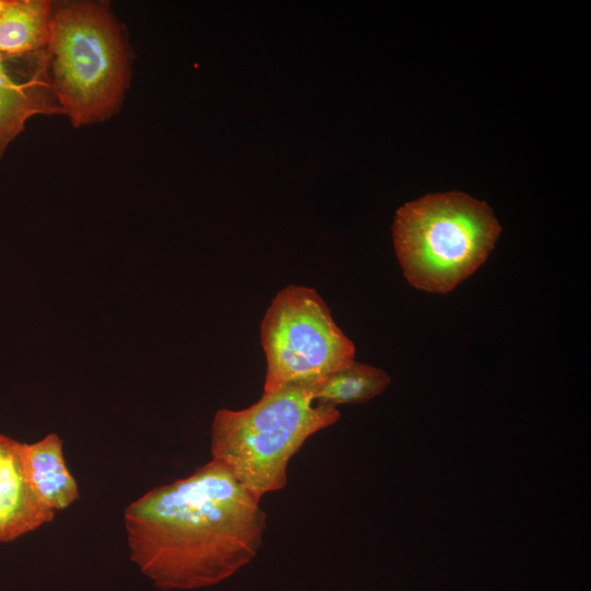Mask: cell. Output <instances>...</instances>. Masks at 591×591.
Wrapping results in <instances>:
<instances>
[{"instance_id":"6da1fadb","label":"cell","mask_w":591,"mask_h":591,"mask_svg":"<svg viewBox=\"0 0 591 591\" xmlns=\"http://www.w3.org/2000/svg\"><path fill=\"white\" fill-rule=\"evenodd\" d=\"M259 501L211 460L126 508L131 558L163 590L219 583L259 551L266 528Z\"/></svg>"},{"instance_id":"7a4b0ae2","label":"cell","mask_w":591,"mask_h":591,"mask_svg":"<svg viewBox=\"0 0 591 591\" xmlns=\"http://www.w3.org/2000/svg\"><path fill=\"white\" fill-rule=\"evenodd\" d=\"M46 53L53 93L74 127L104 121L119 111L131 51L107 3H53Z\"/></svg>"},{"instance_id":"3957f363","label":"cell","mask_w":591,"mask_h":591,"mask_svg":"<svg viewBox=\"0 0 591 591\" xmlns=\"http://www.w3.org/2000/svg\"><path fill=\"white\" fill-rule=\"evenodd\" d=\"M311 384L264 392L247 408H223L215 415L212 460L223 464L258 500L286 486L290 459L309 437L340 417L336 407L315 402Z\"/></svg>"},{"instance_id":"277c9868","label":"cell","mask_w":591,"mask_h":591,"mask_svg":"<svg viewBox=\"0 0 591 591\" xmlns=\"http://www.w3.org/2000/svg\"><path fill=\"white\" fill-rule=\"evenodd\" d=\"M500 231L485 201L449 192L401 206L394 218L393 243L408 282L444 294L484 264Z\"/></svg>"},{"instance_id":"5b68a950","label":"cell","mask_w":591,"mask_h":591,"mask_svg":"<svg viewBox=\"0 0 591 591\" xmlns=\"http://www.w3.org/2000/svg\"><path fill=\"white\" fill-rule=\"evenodd\" d=\"M267 370L264 392L314 383L355 360V345L315 289L289 285L271 300L260 324Z\"/></svg>"},{"instance_id":"8992f818","label":"cell","mask_w":591,"mask_h":591,"mask_svg":"<svg viewBox=\"0 0 591 591\" xmlns=\"http://www.w3.org/2000/svg\"><path fill=\"white\" fill-rule=\"evenodd\" d=\"M39 114H63L50 85L46 49L20 57L0 54V159Z\"/></svg>"},{"instance_id":"52a82bcc","label":"cell","mask_w":591,"mask_h":591,"mask_svg":"<svg viewBox=\"0 0 591 591\" xmlns=\"http://www.w3.org/2000/svg\"><path fill=\"white\" fill-rule=\"evenodd\" d=\"M25 443L0 434V542H11L50 522L56 512L36 496L28 480Z\"/></svg>"},{"instance_id":"ba28073f","label":"cell","mask_w":591,"mask_h":591,"mask_svg":"<svg viewBox=\"0 0 591 591\" xmlns=\"http://www.w3.org/2000/svg\"><path fill=\"white\" fill-rule=\"evenodd\" d=\"M24 456L31 486L46 507L56 512L79 498L78 485L67 467L58 434L49 433L40 441L25 444Z\"/></svg>"},{"instance_id":"9c48e42d","label":"cell","mask_w":591,"mask_h":591,"mask_svg":"<svg viewBox=\"0 0 591 591\" xmlns=\"http://www.w3.org/2000/svg\"><path fill=\"white\" fill-rule=\"evenodd\" d=\"M53 2L1 0L0 54L20 57L47 48Z\"/></svg>"},{"instance_id":"30bf717a","label":"cell","mask_w":591,"mask_h":591,"mask_svg":"<svg viewBox=\"0 0 591 591\" xmlns=\"http://www.w3.org/2000/svg\"><path fill=\"white\" fill-rule=\"evenodd\" d=\"M390 382L391 378L383 370L354 360L312 383L311 391L316 403L336 407L368 402Z\"/></svg>"},{"instance_id":"8fae6325","label":"cell","mask_w":591,"mask_h":591,"mask_svg":"<svg viewBox=\"0 0 591 591\" xmlns=\"http://www.w3.org/2000/svg\"><path fill=\"white\" fill-rule=\"evenodd\" d=\"M0 3H1V0H0Z\"/></svg>"}]
</instances>
